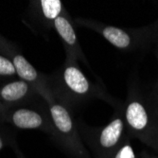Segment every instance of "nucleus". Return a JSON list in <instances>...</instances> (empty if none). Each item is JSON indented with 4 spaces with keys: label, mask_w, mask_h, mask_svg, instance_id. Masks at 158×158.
<instances>
[{
    "label": "nucleus",
    "mask_w": 158,
    "mask_h": 158,
    "mask_svg": "<svg viewBox=\"0 0 158 158\" xmlns=\"http://www.w3.org/2000/svg\"><path fill=\"white\" fill-rule=\"evenodd\" d=\"M47 85L57 102L72 114L95 98L108 100L104 87L92 82L81 70L78 61L67 57L58 70L47 75Z\"/></svg>",
    "instance_id": "1"
},
{
    "label": "nucleus",
    "mask_w": 158,
    "mask_h": 158,
    "mask_svg": "<svg viewBox=\"0 0 158 158\" xmlns=\"http://www.w3.org/2000/svg\"><path fill=\"white\" fill-rule=\"evenodd\" d=\"M38 93L48 106L53 127L52 140L70 158H92L81 139L72 113L57 102L48 85L40 88Z\"/></svg>",
    "instance_id": "2"
},
{
    "label": "nucleus",
    "mask_w": 158,
    "mask_h": 158,
    "mask_svg": "<svg viewBox=\"0 0 158 158\" xmlns=\"http://www.w3.org/2000/svg\"><path fill=\"white\" fill-rule=\"evenodd\" d=\"M81 139L89 150L92 158H113L124 142V122L120 114L103 127H91L76 121Z\"/></svg>",
    "instance_id": "3"
},
{
    "label": "nucleus",
    "mask_w": 158,
    "mask_h": 158,
    "mask_svg": "<svg viewBox=\"0 0 158 158\" xmlns=\"http://www.w3.org/2000/svg\"><path fill=\"white\" fill-rule=\"evenodd\" d=\"M3 123L24 130H40L50 137L53 135L50 114L44 98L31 104L5 109Z\"/></svg>",
    "instance_id": "4"
},
{
    "label": "nucleus",
    "mask_w": 158,
    "mask_h": 158,
    "mask_svg": "<svg viewBox=\"0 0 158 158\" xmlns=\"http://www.w3.org/2000/svg\"><path fill=\"white\" fill-rule=\"evenodd\" d=\"M42 98L35 86L20 79L0 86V105L5 109L31 104Z\"/></svg>",
    "instance_id": "5"
},
{
    "label": "nucleus",
    "mask_w": 158,
    "mask_h": 158,
    "mask_svg": "<svg viewBox=\"0 0 158 158\" xmlns=\"http://www.w3.org/2000/svg\"><path fill=\"white\" fill-rule=\"evenodd\" d=\"M66 10L60 0H31L28 3V19L43 31L53 28L54 21Z\"/></svg>",
    "instance_id": "6"
},
{
    "label": "nucleus",
    "mask_w": 158,
    "mask_h": 158,
    "mask_svg": "<svg viewBox=\"0 0 158 158\" xmlns=\"http://www.w3.org/2000/svg\"><path fill=\"white\" fill-rule=\"evenodd\" d=\"M53 28L63 43L67 58L81 61L84 64L88 65V62L85 58L76 34L73 19L71 18L67 10L54 21Z\"/></svg>",
    "instance_id": "7"
},
{
    "label": "nucleus",
    "mask_w": 158,
    "mask_h": 158,
    "mask_svg": "<svg viewBox=\"0 0 158 158\" xmlns=\"http://www.w3.org/2000/svg\"><path fill=\"white\" fill-rule=\"evenodd\" d=\"M125 119L128 127L135 135H139L142 140L150 145L158 148V140L149 129L151 124L150 117L140 102L133 100L128 103L125 110Z\"/></svg>",
    "instance_id": "8"
},
{
    "label": "nucleus",
    "mask_w": 158,
    "mask_h": 158,
    "mask_svg": "<svg viewBox=\"0 0 158 158\" xmlns=\"http://www.w3.org/2000/svg\"><path fill=\"white\" fill-rule=\"evenodd\" d=\"M1 53L6 55L12 62L20 80L35 86L37 90L47 86V75L40 73L37 69H35L14 44L10 43V45Z\"/></svg>",
    "instance_id": "9"
},
{
    "label": "nucleus",
    "mask_w": 158,
    "mask_h": 158,
    "mask_svg": "<svg viewBox=\"0 0 158 158\" xmlns=\"http://www.w3.org/2000/svg\"><path fill=\"white\" fill-rule=\"evenodd\" d=\"M75 23L78 26L90 28V30L98 32L106 41H108L111 45L119 49L129 48L134 42L131 33H129L127 31L118 27L81 17L76 18Z\"/></svg>",
    "instance_id": "10"
},
{
    "label": "nucleus",
    "mask_w": 158,
    "mask_h": 158,
    "mask_svg": "<svg viewBox=\"0 0 158 158\" xmlns=\"http://www.w3.org/2000/svg\"><path fill=\"white\" fill-rule=\"evenodd\" d=\"M17 79L19 78L12 62L0 52V86Z\"/></svg>",
    "instance_id": "11"
},
{
    "label": "nucleus",
    "mask_w": 158,
    "mask_h": 158,
    "mask_svg": "<svg viewBox=\"0 0 158 158\" xmlns=\"http://www.w3.org/2000/svg\"><path fill=\"white\" fill-rule=\"evenodd\" d=\"M15 144L14 131L8 126V124H0V151L8 146L13 147Z\"/></svg>",
    "instance_id": "12"
},
{
    "label": "nucleus",
    "mask_w": 158,
    "mask_h": 158,
    "mask_svg": "<svg viewBox=\"0 0 158 158\" xmlns=\"http://www.w3.org/2000/svg\"><path fill=\"white\" fill-rule=\"evenodd\" d=\"M113 158H136L134 149L131 146L130 142L128 141V139L125 138L123 144Z\"/></svg>",
    "instance_id": "13"
},
{
    "label": "nucleus",
    "mask_w": 158,
    "mask_h": 158,
    "mask_svg": "<svg viewBox=\"0 0 158 158\" xmlns=\"http://www.w3.org/2000/svg\"><path fill=\"white\" fill-rule=\"evenodd\" d=\"M10 41H8L7 39H5L1 34H0V52H2L3 50H5L10 45Z\"/></svg>",
    "instance_id": "14"
},
{
    "label": "nucleus",
    "mask_w": 158,
    "mask_h": 158,
    "mask_svg": "<svg viewBox=\"0 0 158 158\" xmlns=\"http://www.w3.org/2000/svg\"><path fill=\"white\" fill-rule=\"evenodd\" d=\"M13 150H14V152H15V154H16V157L17 158H26L25 156H24V154L22 153V152L19 150V148H18V146H17V144H15L13 147Z\"/></svg>",
    "instance_id": "15"
},
{
    "label": "nucleus",
    "mask_w": 158,
    "mask_h": 158,
    "mask_svg": "<svg viewBox=\"0 0 158 158\" xmlns=\"http://www.w3.org/2000/svg\"><path fill=\"white\" fill-rule=\"evenodd\" d=\"M5 108H3L0 105V124H3V114H4Z\"/></svg>",
    "instance_id": "16"
},
{
    "label": "nucleus",
    "mask_w": 158,
    "mask_h": 158,
    "mask_svg": "<svg viewBox=\"0 0 158 158\" xmlns=\"http://www.w3.org/2000/svg\"><path fill=\"white\" fill-rule=\"evenodd\" d=\"M141 158H153V157H152V156H150L148 154H143Z\"/></svg>",
    "instance_id": "17"
}]
</instances>
